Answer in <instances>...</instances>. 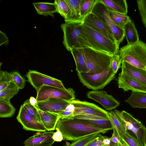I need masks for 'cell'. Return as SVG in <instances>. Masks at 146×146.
<instances>
[{"label":"cell","instance_id":"cell-1","mask_svg":"<svg viewBox=\"0 0 146 146\" xmlns=\"http://www.w3.org/2000/svg\"><path fill=\"white\" fill-rule=\"evenodd\" d=\"M56 128L62 133L63 139L70 141H75L94 134L104 133L109 131L76 118H60Z\"/></svg>","mask_w":146,"mask_h":146},{"label":"cell","instance_id":"cell-2","mask_svg":"<svg viewBox=\"0 0 146 146\" xmlns=\"http://www.w3.org/2000/svg\"><path fill=\"white\" fill-rule=\"evenodd\" d=\"M82 24L80 22H65L61 25L63 33V43L68 51L90 47L83 29Z\"/></svg>","mask_w":146,"mask_h":146},{"label":"cell","instance_id":"cell-3","mask_svg":"<svg viewBox=\"0 0 146 146\" xmlns=\"http://www.w3.org/2000/svg\"><path fill=\"white\" fill-rule=\"evenodd\" d=\"M122 62L125 61L136 67L146 70V43L139 40L121 48L118 51Z\"/></svg>","mask_w":146,"mask_h":146},{"label":"cell","instance_id":"cell-4","mask_svg":"<svg viewBox=\"0 0 146 146\" xmlns=\"http://www.w3.org/2000/svg\"><path fill=\"white\" fill-rule=\"evenodd\" d=\"M83 51L89 73H100L110 67L113 55L90 47L83 48Z\"/></svg>","mask_w":146,"mask_h":146},{"label":"cell","instance_id":"cell-5","mask_svg":"<svg viewBox=\"0 0 146 146\" xmlns=\"http://www.w3.org/2000/svg\"><path fill=\"white\" fill-rule=\"evenodd\" d=\"M82 26L90 48L112 55L118 54L119 46L116 43L83 24Z\"/></svg>","mask_w":146,"mask_h":146},{"label":"cell","instance_id":"cell-6","mask_svg":"<svg viewBox=\"0 0 146 146\" xmlns=\"http://www.w3.org/2000/svg\"><path fill=\"white\" fill-rule=\"evenodd\" d=\"M77 72L80 82L84 86L93 90L103 89L115 78V74L110 67L101 72L94 74Z\"/></svg>","mask_w":146,"mask_h":146},{"label":"cell","instance_id":"cell-7","mask_svg":"<svg viewBox=\"0 0 146 146\" xmlns=\"http://www.w3.org/2000/svg\"><path fill=\"white\" fill-rule=\"evenodd\" d=\"M114 111L122 123L125 130L137 140L143 146V140L146 128L142 123L127 111L115 110Z\"/></svg>","mask_w":146,"mask_h":146},{"label":"cell","instance_id":"cell-8","mask_svg":"<svg viewBox=\"0 0 146 146\" xmlns=\"http://www.w3.org/2000/svg\"><path fill=\"white\" fill-rule=\"evenodd\" d=\"M108 27L117 45L122 41L125 36L124 30L116 25L111 18L109 11L99 0L94 6L92 11Z\"/></svg>","mask_w":146,"mask_h":146},{"label":"cell","instance_id":"cell-9","mask_svg":"<svg viewBox=\"0 0 146 146\" xmlns=\"http://www.w3.org/2000/svg\"><path fill=\"white\" fill-rule=\"evenodd\" d=\"M26 76L28 82L35 89L36 92L44 85L54 86L64 90L67 89L61 80L36 70H29Z\"/></svg>","mask_w":146,"mask_h":146},{"label":"cell","instance_id":"cell-10","mask_svg":"<svg viewBox=\"0 0 146 146\" xmlns=\"http://www.w3.org/2000/svg\"><path fill=\"white\" fill-rule=\"evenodd\" d=\"M75 92L72 88L66 90L54 86L44 85L37 92V101H42L49 98H56L71 101L75 99Z\"/></svg>","mask_w":146,"mask_h":146},{"label":"cell","instance_id":"cell-11","mask_svg":"<svg viewBox=\"0 0 146 146\" xmlns=\"http://www.w3.org/2000/svg\"><path fill=\"white\" fill-rule=\"evenodd\" d=\"M70 102L74 106L73 116L79 114H87L109 119L108 111L93 103L82 101L78 99L70 101Z\"/></svg>","mask_w":146,"mask_h":146},{"label":"cell","instance_id":"cell-12","mask_svg":"<svg viewBox=\"0 0 146 146\" xmlns=\"http://www.w3.org/2000/svg\"><path fill=\"white\" fill-rule=\"evenodd\" d=\"M86 96L88 98L99 103L106 110L111 111L120 104L119 102L113 96L108 95L105 91H89L87 92Z\"/></svg>","mask_w":146,"mask_h":146},{"label":"cell","instance_id":"cell-13","mask_svg":"<svg viewBox=\"0 0 146 146\" xmlns=\"http://www.w3.org/2000/svg\"><path fill=\"white\" fill-rule=\"evenodd\" d=\"M16 118L23 129L26 130L39 132H45L47 131L40 122L28 114L22 105L20 107Z\"/></svg>","mask_w":146,"mask_h":146},{"label":"cell","instance_id":"cell-14","mask_svg":"<svg viewBox=\"0 0 146 146\" xmlns=\"http://www.w3.org/2000/svg\"><path fill=\"white\" fill-rule=\"evenodd\" d=\"M71 104L69 101L56 98H49L37 101L36 107L41 110L58 114L65 110Z\"/></svg>","mask_w":146,"mask_h":146},{"label":"cell","instance_id":"cell-15","mask_svg":"<svg viewBox=\"0 0 146 146\" xmlns=\"http://www.w3.org/2000/svg\"><path fill=\"white\" fill-rule=\"evenodd\" d=\"M83 24L102 34L113 41L116 43L108 27L93 13H91L84 18Z\"/></svg>","mask_w":146,"mask_h":146},{"label":"cell","instance_id":"cell-16","mask_svg":"<svg viewBox=\"0 0 146 146\" xmlns=\"http://www.w3.org/2000/svg\"><path fill=\"white\" fill-rule=\"evenodd\" d=\"M117 83L118 88L124 92L131 90L146 93V86L121 72L118 75Z\"/></svg>","mask_w":146,"mask_h":146},{"label":"cell","instance_id":"cell-17","mask_svg":"<svg viewBox=\"0 0 146 146\" xmlns=\"http://www.w3.org/2000/svg\"><path fill=\"white\" fill-rule=\"evenodd\" d=\"M52 131L39 132L30 137L24 142V146H51L55 142Z\"/></svg>","mask_w":146,"mask_h":146},{"label":"cell","instance_id":"cell-18","mask_svg":"<svg viewBox=\"0 0 146 146\" xmlns=\"http://www.w3.org/2000/svg\"><path fill=\"white\" fill-rule=\"evenodd\" d=\"M121 72L146 86V70L134 66L125 61L121 66Z\"/></svg>","mask_w":146,"mask_h":146},{"label":"cell","instance_id":"cell-19","mask_svg":"<svg viewBox=\"0 0 146 146\" xmlns=\"http://www.w3.org/2000/svg\"><path fill=\"white\" fill-rule=\"evenodd\" d=\"M40 121L47 131L54 130L60 119L58 114L45 111L38 109Z\"/></svg>","mask_w":146,"mask_h":146},{"label":"cell","instance_id":"cell-20","mask_svg":"<svg viewBox=\"0 0 146 146\" xmlns=\"http://www.w3.org/2000/svg\"><path fill=\"white\" fill-rule=\"evenodd\" d=\"M109 12L127 15L128 6L125 0H99Z\"/></svg>","mask_w":146,"mask_h":146},{"label":"cell","instance_id":"cell-21","mask_svg":"<svg viewBox=\"0 0 146 146\" xmlns=\"http://www.w3.org/2000/svg\"><path fill=\"white\" fill-rule=\"evenodd\" d=\"M68 5L71 11L70 16L65 22H83L84 19L81 16V9L84 0H65Z\"/></svg>","mask_w":146,"mask_h":146},{"label":"cell","instance_id":"cell-22","mask_svg":"<svg viewBox=\"0 0 146 146\" xmlns=\"http://www.w3.org/2000/svg\"><path fill=\"white\" fill-rule=\"evenodd\" d=\"M70 52L75 61L77 72L89 73L84 55L83 48L73 49Z\"/></svg>","mask_w":146,"mask_h":146},{"label":"cell","instance_id":"cell-23","mask_svg":"<svg viewBox=\"0 0 146 146\" xmlns=\"http://www.w3.org/2000/svg\"><path fill=\"white\" fill-rule=\"evenodd\" d=\"M125 102L133 108H146V93L132 91Z\"/></svg>","mask_w":146,"mask_h":146},{"label":"cell","instance_id":"cell-24","mask_svg":"<svg viewBox=\"0 0 146 146\" xmlns=\"http://www.w3.org/2000/svg\"><path fill=\"white\" fill-rule=\"evenodd\" d=\"M37 14L47 16L50 15L53 17L54 13H58L55 4L49 2H40L34 3L33 4Z\"/></svg>","mask_w":146,"mask_h":146},{"label":"cell","instance_id":"cell-25","mask_svg":"<svg viewBox=\"0 0 146 146\" xmlns=\"http://www.w3.org/2000/svg\"><path fill=\"white\" fill-rule=\"evenodd\" d=\"M123 30L127 44H133L140 40L139 35L134 22L131 19L125 25Z\"/></svg>","mask_w":146,"mask_h":146},{"label":"cell","instance_id":"cell-26","mask_svg":"<svg viewBox=\"0 0 146 146\" xmlns=\"http://www.w3.org/2000/svg\"><path fill=\"white\" fill-rule=\"evenodd\" d=\"M19 90L12 81L6 88L0 91V100L10 101L11 98L18 93Z\"/></svg>","mask_w":146,"mask_h":146},{"label":"cell","instance_id":"cell-27","mask_svg":"<svg viewBox=\"0 0 146 146\" xmlns=\"http://www.w3.org/2000/svg\"><path fill=\"white\" fill-rule=\"evenodd\" d=\"M16 109L10 101L0 100V117H9L14 114Z\"/></svg>","mask_w":146,"mask_h":146},{"label":"cell","instance_id":"cell-28","mask_svg":"<svg viewBox=\"0 0 146 146\" xmlns=\"http://www.w3.org/2000/svg\"><path fill=\"white\" fill-rule=\"evenodd\" d=\"M56 5L58 13L64 18L65 21H68L71 14L70 9L65 0H56L54 3Z\"/></svg>","mask_w":146,"mask_h":146},{"label":"cell","instance_id":"cell-29","mask_svg":"<svg viewBox=\"0 0 146 146\" xmlns=\"http://www.w3.org/2000/svg\"><path fill=\"white\" fill-rule=\"evenodd\" d=\"M110 17L115 24L123 29L125 25L131 19L127 15L109 12Z\"/></svg>","mask_w":146,"mask_h":146},{"label":"cell","instance_id":"cell-30","mask_svg":"<svg viewBox=\"0 0 146 146\" xmlns=\"http://www.w3.org/2000/svg\"><path fill=\"white\" fill-rule=\"evenodd\" d=\"M80 120L100 128L108 130L113 129V125L109 119Z\"/></svg>","mask_w":146,"mask_h":146},{"label":"cell","instance_id":"cell-31","mask_svg":"<svg viewBox=\"0 0 146 146\" xmlns=\"http://www.w3.org/2000/svg\"><path fill=\"white\" fill-rule=\"evenodd\" d=\"M108 117L113 127L117 130L119 135L123 134L126 133L127 131L125 130L123 125L114 111H108Z\"/></svg>","mask_w":146,"mask_h":146},{"label":"cell","instance_id":"cell-32","mask_svg":"<svg viewBox=\"0 0 146 146\" xmlns=\"http://www.w3.org/2000/svg\"><path fill=\"white\" fill-rule=\"evenodd\" d=\"M102 135L101 134L96 133L81 138L74 141L71 144L64 146H86L96 139Z\"/></svg>","mask_w":146,"mask_h":146},{"label":"cell","instance_id":"cell-33","mask_svg":"<svg viewBox=\"0 0 146 146\" xmlns=\"http://www.w3.org/2000/svg\"><path fill=\"white\" fill-rule=\"evenodd\" d=\"M22 105L28 114L41 122L38 109L31 103L29 99L25 101Z\"/></svg>","mask_w":146,"mask_h":146},{"label":"cell","instance_id":"cell-34","mask_svg":"<svg viewBox=\"0 0 146 146\" xmlns=\"http://www.w3.org/2000/svg\"><path fill=\"white\" fill-rule=\"evenodd\" d=\"M98 0H84L81 9V16L83 19L91 12Z\"/></svg>","mask_w":146,"mask_h":146},{"label":"cell","instance_id":"cell-35","mask_svg":"<svg viewBox=\"0 0 146 146\" xmlns=\"http://www.w3.org/2000/svg\"><path fill=\"white\" fill-rule=\"evenodd\" d=\"M10 73L1 70L0 72V91L4 89L12 81Z\"/></svg>","mask_w":146,"mask_h":146},{"label":"cell","instance_id":"cell-36","mask_svg":"<svg viewBox=\"0 0 146 146\" xmlns=\"http://www.w3.org/2000/svg\"><path fill=\"white\" fill-rule=\"evenodd\" d=\"M13 81L19 90L23 88L25 85L26 80L20 73L17 71L10 72Z\"/></svg>","mask_w":146,"mask_h":146},{"label":"cell","instance_id":"cell-37","mask_svg":"<svg viewBox=\"0 0 146 146\" xmlns=\"http://www.w3.org/2000/svg\"><path fill=\"white\" fill-rule=\"evenodd\" d=\"M119 135L121 139L128 146H141L136 139L127 131L124 134Z\"/></svg>","mask_w":146,"mask_h":146},{"label":"cell","instance_id":"cell-38","mask_svg":"<svg viewBox=\"0 0 146 146\" xmlns=\"http://www.w3.org/2000/svg\"><path fill=\"white\" fill-rule=\"evenodd\" d=\"M137 3L142 22L146 28V0H137Z\"/></svg>","mask_w":146,"mask_h":146},{"label":"cell","instance_id":"cell-39","mask_svg":"<svg viewBox=\"0 0 146 146\" xmlns=\"http://www.w3.org/2000/svg\"><path fill=\"white\" fill-rule=\"evenodd\" d=\"M122 62L118 54L114 55L111 61L110 67L113 72L116 74L121 67Z\"/></svg>","mask_w":146,"mask_h":146},{"label":"cell","instance_id":"cell-40","mask_svg":"<svg viewBox=\"0 0 146 146\" xmlns=\"http://www.w3.org/2000/svg\"><path fill=\"white\" fill-rule=\"evenodd\" d=\"M113 133L112 136L110 138L111 141L115 143H119L121 142V139L117 130L115 128H113Z\"/></svg>","mask_w":146,"mask_h":146},{"label":"cell","instance_id":"cell-41","mask_svg":"<svg viewBox=\"0 0 146 146\" xmlns=\"http://www.w3.org/2000/svg\"><path fill=\"white\" fill-rule=\"evenodd\" d=\"M104 136L102 135L100 137L98 138L90 143L86 146H103L102 142Z\"/></svg>","mask_w":146,"mask_h":146},{"label":"cell","instance_id":"cell-42","mask_svg":"<svg viewBox=\"0 0 146 146\" xmlns=\"http://www.w3.org/2000/svg\"><path fill=\"white\" fill-rule=\"evenodd\" d=\"M56 131L54 132L52 138L55 141L61 142L63 139L62 133L57 128H56Z\"/></svg>","mask_w":146,"mask_h":146},{"label":"cell","instance_id":"cell-43","mask_svg":"<svg viewBox=\"0 0 146 146\" xmlns=\"http://www.w3.org/2000/svg\"><path fill=\"white\" fill-rule=\"evenodd\" d=\"M0 33V44L1 46L2 44H4L6 45H7L9 43V40L5 34L1 30Z\"/></svg>","mask_w":146,"mask_h":146},{"label":"cell","instance_id":"cell-44","mask_svg":"<svg viewBox=\"0 0 146 146\" xmlns=\"http://www.w3.org/2000/svg\"><path fill=\"white\" fill-rule=\"evenodd\" d=\"M102 142L104 146H111L113 143L111 141L110 138L106 136H104Z\"/></svg>","mask_w":146,"mask_h":146},{"label":"cell","instance_id":"cell-45","mask_svg":"<svg viewBox=\"0 0 146 146\" xmlns=\"http://www.w3.org/2000/svg\"><path fill=\"white\" fill-rule=\"evenodd\" d=\"M29 99L31 103L36 107L37 104V101L36 99L34 97L31 96Z\"/></svg>","mask_w":146,"mask_h":146},{"label":"cell","instance_id":"cell-46","mask_svg":"<svg viewBox=\"0 0 146 146\" xmlns=\"http://www.w3.org/2000/svg\"><path fill=\"white\" fill-rule=\"evenodd\" d=\"M143 146H146V128L145 129L143 137Z\"/></svg>","mask_w":146,"mask_h":146},{"label":"cell","instance_id":"cell-47","mask_svg":"<svg viewBox=\"0 0 146 146\" xmlns=\"http://www.w3.org/2000/svg\"><path fill=\"white\" fill-rule=\"evenodd\" d=\"M120 146H128L122 140L121 142L119 143Z\"/></svg>","mask_w":146,"mask_h":146},{"label":"cell","instance_id":"cell-48","mask_svg":"<svg viewBox=\"0 0 146 146\" xmlns=\"http://www.w3.org/2000/svg\"><path fill=\"white\" fill-rule=\"evenodd\" d=\"M103 146H104L103 145ZM111 146H120L119 143H113Z\"/></svg>","mask_w":146,"mask_h":146}]
</instances>
